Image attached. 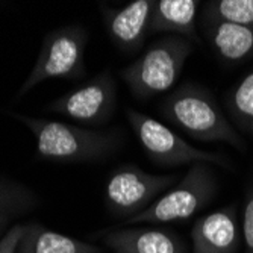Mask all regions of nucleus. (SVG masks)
I'll return each mask as SVG.
<instances>
[{"instance_id":"obj_1","label":"nucleus","mask_w":253,"mask_h":253,"mask_svg":"<svg viewBox=\"0 0 253 253\" xmlns=\"http://www.w3.org/2000/svg\"><path fill=\"white\" fill-rule=\"evenodd\" d=\"M3 112L32 132L37 144V156L49 163H99L116 153L123 144V132L117 127L96 130L49 119H35L14 111Z\"/></svg>"},{"instance_id":"obj_2","label":"nucleus","mask_w":253,"mask_h":253,"mask_svg":"<svg viewBox=\"0 0 253 253\" xmlns=\"http://www.w3.org/2000/svg\"><path fill=\"white\" fill-rule=\"evenodd\" d=\"M166 122L205 143H226L246 152V143L221 111L212 93L196 82H183L159 103Z\"/></svg>"},{"instance_id":"obj_3","label":"nucleus","mask_w":253,"mask_h":253,"mask_svg":"<svg viewBox=\"0 0 253 253\" xmlns=\"http://www.w3.org/2000/svg\"><path fill=\"white\" fill-rule=\"evenodd\" d=\"M194 44L182 37L167 35L153 41L132 64L120 70V78L138 100H149L171 89Z\"/></svg>"},{"instance_id":"obj_4","label":"nucleus","mask_w":253,"mask_h":253,"mask_svg":"<svg viewBox=\"0 0 253 253\" xmlns=\"http://www.w3.org/2000/svg\"><path fill=\"white\" fill-rule=\"evenodd\" d=\"M89 40L88 29L81 25H68L52 29L42 38L40 55L31 73L21 84L17 97L49 79L78 81L86 75L85 50Z\"/></svg>"},{"instance_id":"obj_5","label":"nucleus","mask_w":253,"mask_h":253,"mask_svg":"<svg viewBox=\"0 0 253 253\" xmlns=\"http://www.w3.org/2000/svg\"><path fill=\"white\" fill-rule=\"evenodd\" d=\"M218 191V180L210 164H193L177 185L156 199L147 210L126 220L123 224H166L191 218L208 206Z\"/></svg>"},{"instance_id":"obj_6","label":"nucleus","mask_w":253,"mask_h":253,"mask_svg":"<svg viewBox=\"0 0 253 253\" xmlns=\"http://www.w3.org/2000/svg\"><path fill=\"white\" fill-rule=\"evenodd\" d=\"M126 117L138 143L141 144L146 155L156 166L173 169L205 163L217 164L223 169H232L231 161L226 156L191 146L173 129L147 114L126 108Z\"/></svg>"},{"instance_id":"obj_7","label":"nucleus","mask_w":253,"mask_h":253,"mask_svg":"<svg viewBox=\"0 0 253 253\" xmlns=\"http://www.w3.org/2000/svg\"><path fill=\"white\" fill-rule=\"evenodd\" d=\"M179 180L177 173L153 174L132 163L117 166L105 182L106 210L114 218L126 221L147 210L161 193Z\"/></svg>"},{"instance_id":"obj_8","label":"nucleus","mask_w":253,"mask_h":253,"mask_svg":"<svg viewBox=\"0 0 253 253\" xmlns=\"http://www.w3.org/2000/svg\"><path fill=\"white\" fill-rule=\"evenodd\" d=\"M117 108V84L111 68H105L82 85L50 102L45 109L84 126L106 125Z\"/></svg>"},{"instance_id":"obj_9","label":"nucleus","mask_w":253,"mask_h":253,"mask_svg":"<svg viewBox=\"0 0 253 253\" xmlns=\"http://www.w3.org/2000/svg\"><path fill=\"white\" fill-rule=\"evenodd\" d=\"M153 0H133L122 8L100 5L106 34L116 47L132 55L143 49L149 35V21Z\"/></svg>"},{"instance_id":"obj_10","label":"nucleus","mask_w":253,"mask_h":253,"mask_svg":"<svg viewBox=\"0 0 253 253\" xmlns=\"http://www.w3.org/2000/svg\"><path fill=\"white\" fill-rule=\"evenodd\" d=\"M114 253H188L187 244L167 227H126L89 235Z\"/></svg>"},{"instance_id":"obj_11","label":"nucleus","mask_w":253,"mask_h":253,"mask_svg":"<svg viewBox=\"0 0 253 253\" xmlns=\"http://www.w3.org/2000/svg\"><path fill=\"white\" fill-rule=\"evenodd\" d=\"M191 238L193 253H237L243 240L237 206H224L196 220Z\"/></svg>"},{"instance_id":"obj_12","label":"nucleus","mask_w":253,"mask_h":253,"mask_svg":"<svg viewBox=\"0 0 253 253\" xmlns=\"http://www.w3.org/2000/svg\"><path fill=\"white\" fill-rule=\"evenodd\" d=\"M202 26L206 40L223 61L237 64L253 58V28L205 17Z\"/></svg>"},{"instance_id":"obj_13","label":"nucleus","mask_w":253,"mask_h":253,"mask_svg":"<svg viewBox=\"0 0 253 253\" xmlns=\"http://www.w3.org/2000/svg\"><path fill=\"white\" fill-rule=\"evenodd\" d=\"M199 0H153L149 21V34L167 32L200 42L196 29Z\"/></svg>"},{"instance_id":"obj_14","label":"nucleus","mask_w":253,"mask_h":253,"mask_svg":"<svg viewBox=\"0 0 253 253\" xmlns=\"http://www.w3.org/2000/svg\"><path fill=\"white\" fill-rule=\"evenodd\" d=\"M17 253H103V247L53 232L40 223H26Z\"/></svg>"},{"instance_id":"obj_15","label":"nucleus","mask_w":253,"mask_h":253,"mask_svg":"<svg viewBox=\"0 0 253 253\" xmlns=\"http://www.w3.org/2000/svg\"><path fill=\"white\" fill-rule=\"evenodd\" d=\"M40 205V196L25 183L0 176V240L14 220L29 214Z\"/></svg>"},{"instance_id":"obj_16","label":"nucleus","mask_w":253,"mask_h":253,"mask_svg":"<svg viewBox=\"0 0 253 253\" xmlns=\"http://www.w3.org/2000/svg\"><path fill=\"white\" fill-rule=\"evenodd\" d=\"M224 108L232 122L253 136V70L224 94Z\"/></svg>"},{"instance_id":"obj_17","label":"nucleus","mask_w":253,"mask_h":253,"mask_svg":"<svg viewBox=\"0 0 253 253\" xmlns=\"http://www.w3.org/2000/svg\"><path fill=\"white\" fill-rule=\"evenodd\" d=\"M202 17L253 28V0H214L206 3Z\"/></svg>"},{"instance_id":"obj_18","label":"nucleus","mask_w":253,"mask_h":253,"mask_svg":"<svg viewBox=\"0 0 253 253\" xmlns=\"http://www.w3.org/2000/svg\"><path fill=\"white\" fill-rule=\"evenodd\" d=\"M241 234H243L246 253H253V182L246 190Z\"/></svg>"},{"instance_id":"obj_19","label":"nucleus","mask_w":253,"mask_h":253,"mask_svg":"<svg viewBox=\"0 0 253 253\" xmlns=\"http://www.w3.org/2000/svg\"><path fill=\"white\" fill-rule=\"evenodd\" d=\"M26 224H12L9 231L3 235V238L0 240V253H17L18 244L25 235Z\"/></svg>"}]
</instances>
